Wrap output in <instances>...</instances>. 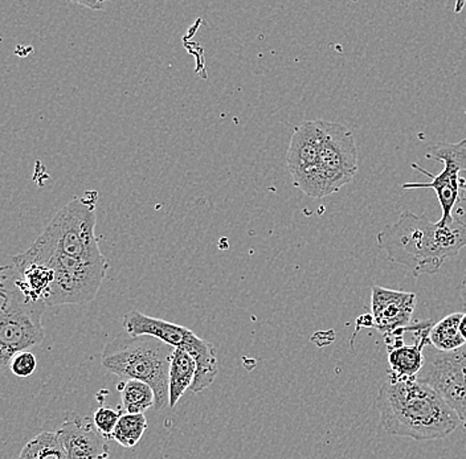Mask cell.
<instances>
[{"mask_svg":"<svg viewBox=\"0 0 466 459\" xmlns=\"http://www.w3.org/2000/svg\"><path fill=\"white\" fill-rule=\"evenodd\" d=\"M377 403L381 428L395 437L441 440L461 425L453 409L418 377L389 376L379 391Z\"/></svg>","mask_w":466,"mask_h":459,"instance_id":"cell-1","label":"cell"},{"mask_svg":"<svg viewBox=\"0 0 466 459\" xmlns=\"http://www.w3.org/2000/svg\"><path fill=\"white\" fill-rule=\"evenodd\" d=\"M378 246L387 260L419 277L436 274L448 258L466 246V229L456 222L439 226L424 215L406 211L378 234Z\"/></svg>","mask_w":466,"mask_h":459,"instance_id":"cell-2","label":"cell"},{"mask_svg":"<svg viewBox=\"0 0 466 459\" xmlns=\"http://www.w3.org/2000/svg\"><path fill=\"white\" fill-rule=\"evenodd\" d=\"M174 348L153 336L118 335L105 345L101 363L122 382L138 380L153 388L156 409L168 406V370Z\"/></svg>","mask_w":466,"mask_h":459,"instance_id":"cell-3","label":"cell"},{"mask_svg":"<svg viewBox=\"0 0 466 459\" xmlns=\"http://www.w3.org/2000/svg\"><path fill=\"white\" fill-rule=\"evenodd\" d=\"M98 193L86 191L57 212L42 234L35 241L37 248L52 254L66 255L87 263L107 261L96 236Z\"/></svg>","mask_w":466,"mask_h":459,"instance_id":"cell-4","label":"cell"},{"mask_svg":"<svg viewBox=\"0 0 466 459\" xmlns=\"http://www.w3.org/2000/svg\"><path fill=\"white\" fill-rule=\"evenodd\" d=\"M358 148L345 125L322 121L319 165L299 190L313 199L338 193L357 175Z\"/></svg>","mask_w":466,"mask_h":459,"instance_id":"cell-5","label":"cell"},{"mask_svg":"<svg viewBox=\"0 0 466 459\" xmlns=\"http://www.w3.org/2000/svg\"><path fill=\"white\" fill-rule=\"evenodd\" d=\"M0 274L3 280L0 293V374H5L16 354L28 351L43 342L42 315L46 307L25 301L8 281L5 265H2Z\"/></svg>","mask_w":466,"mask_h":459,"instance_id":"cell-6","label":"cell"},{"mask_svg":"<svg viewBox=\"0 0 466 459\" xmlns=\"http://www.w3.org/2000/svg\"><path fill=\"white\" fill-rule=\"evenodd\" d=\"M27 251L54 270V284L46 307L84 304L100 292L107 272V261L87 263L66 255L52 254L32 244Z\"/></svg>","mask_w":466,"mask_h":459,"instance_id":"cell-7","label":"cell"},{"mask_svg":"<svg viewBox=\"0 0 466 459\" xmlns=\"http://www.w3.org/2000/svg\"><path fill=\"white\" fill-rule=\"evenodd\" d=\"M425 156L432 161L441 162L444 165L441 173L439 175H433L418 164H412L410 167L421 173L422 175L428 176L431 182L404 183L401 188L406 191L424 190V188L435 191L442 211L437 225H451L453 223L451 212H453L460 193V180H461L460 175L462 171L466 170V139H462L457 144L440 142L431 147Z\"/></svg>","mask_w":466,"mask_h":459,"instance_id":"cell-8","label":"cell"},{"mask_svg":"<svg viewBox=\"0 0 466 459\" xmlns=\"http://www.w3.org/2000/svg\"><path fill=\"white\" fill-rule=\"evenodd\" d=\"M424 360L418 380L432 386L466 428V344L453 353H441L428 345Z\"/></svg>","mask_w":466,"mask_h":459,"instance_id":"cell-9","label":"cell"},{"mask_svg":"<svg viewBox=\"0 0 466 459\" xmlns=\"http://www.w3.org/2000/svg\"><path fill=\"white\" fill-rule=\"evenodd\" d=\"M432 327V321L419 322L410 326V333L415 334L416 336V342L413 344H404L403 336L408 327L384 335L387 350H389V376L395 379L418 377L424 367L425 347L431 345L430 333Z\"/></svg>","mask_w":466,"mask_h":459,"instance_id":"cell-10","label":"cell"},{"mask_svg":"<svg viewBox=\"0 0 466 459\" xmlns=\"http://www.w3.org/2000/svg\"><path fill=\"white\" fill-rule=\"evenodd\" d=\"M323 119L305 121L296 126L287 153V165L297 188L313 175L319 165Z\"/></svg>","mask_w":466,"mask_h":459,"instance_id":"cell-11","label":"cell"},{"mask_svg":"<svg viewBox=\"0 0 466 459\" xmlns=\"http://www.w3.org/2000/svg\"><path fill=\"white\" fill-rule=\"evenodd\" d=\"M56 433L68 459L109 458L107 438L98 433L90 417L69 414Z\"/></svg>","mask_w":466,"mask_h":459,"instance_id":"cell-12","label":"cell"},{"mask_svg":"<svg viewBox=\"0 0 466 459\" xmlns=\"http://www.w3.org/2000/svg\"><path fill=\"white\" fill-rule=\"evenodd\" d=\"M371 293L372 327L387 335L410 326L416 307L415 293L381 286H372Z\"/></svg>","mask_w":466,"mask_h":459,"instance_id":"cell-13","label":"cell"},{"mask_svg":"<svg viewBox=\"0 0 466 459\" xmlns=\"http://www.w3.org/2000/svg\"><path fill=\"white\" fill-rule=\"evenodd\" d=\"M125 331L130 336H153L173 348H186L197 339L194 331L180 324H171L163 319L153 318L145 314L131 310L122 322Z\"/></svg>","mask_w":466,"mask_h":459,"instance_id":"cell-14","label":"cell"},{"mask_svg":"<svg viewBox=\"0 0 466 459\" xmlns=\"http://www.w3.org/2000/svg\"><path fill=\"white\" fill-rule=\"evenodd\" d=\"M197 363L187 351L174 348L168 370V406L174 408L187 389L194 384Z\"/></svg>","mask_w":466,"mask_h":459,"instance_id":"cell-15","label":"cell"},{"mask_svg":"<svg viewBox=\"0 0 466 459\" xmlns=\"http://www.w3.org/2000/svg\"><path fill=\"white\" fill-rule=\"evenodd\" d=\"M186 351L197 363V374H195L194 384L191 391L194 394H200L204 389L212 385L217 379L218 372L217 348L211 342L204 341L198 336Z\"/></svg>","mask_w":466,"mask_h":459,"instance_id":"cell-16","label":"cell"},{"mask_svg":"<svg viewBox=\"0 0 466 459\" xmlns=\"http://www.w3.org/2000/svg\"><path fill=\"white\" fill-rule=\"evenodd\" d=\"M462 314L453 313L442 318L439 324L431 328V345L441 353H453L466 344L465 339L460 333V322Z\"/></svg>","mask_w":466,"mask_h":459,"instance_id":"cell-17","label":"cell"},{"mask_svg":"<svg viewBox=\"0 0 466 459\" xmlns=\"http://www.w3.org/2000/svg\"><path fill=\"white\" fill-rule=\"evenodd\" d=\"M121 394V411L125 414H145L156 405V394L150 385L138 380H127L118 384Z\"/></svg>","mask_w":466,"mask_h":459,"instance_id":"cell-18","label":"cell"},{"mask_svg":"<svg viewBox=\"0 0 466 459\" xmlns=\"http://www.w3.org/2000/svg\"><path fill=\"white\" fill-rule=\"evenodd\" d=\"M17 459H68L57 433L43 432L32 438Z\"/></svg>","mask_w":466,"mask_h":459,"instance_id":"cell-19","label":"cell"},{"mask_svg":"<svg viewBox=\"0 0 466 459\" xmlns=\"http://www.w3.org/2000/svg\"><path fill=\"white\" fill-rule=\"evenodd\" d=\"M146 430H147V418L145 414H122L113 432L112 440L130 449L141 441Z\"/></svg>","mask_w":466,"mask_h":459,"instance_id":"cell-20","label":"cell"},{"mask_svg":"<svg viewBox=\"0 0 466 459\" xmlns=\"http://www.w3.org/2000/svg\"><path fill=\"white\" fill-rule=\"evenodd\" d=\"M121 415V409L101 406V408H98L97 411L95 412L92 420L98 433L104 435L105 438H107V440H110Z\"/></svg>","mask_w":466,"mask_h":459,"instance_id":"cell-21","label":"cell"},{"mask_svg":"<svg viewBox=\"0 0 466 459\" xmlns=\"http://www.w3.org/2000/svg\"><path fill=\"white\" fill-rule=\"evenodd\" d=\"M36 368L37 359L31 351H22V353L16 354L10 363V371L17 377L31 376Z\"/></svg>","mask_w":466,"mask_h":459,"instance_id":"cell-22","label":"cell"},{"mask_svg":"<svg viewBox=\"0 0 466 459\" xmlns=\"http://www.w3.org/2000/svg\"><path fill=\"white\" fill-rule=\"evenodd\" d=\"M451 219L466 229V183L464 180H460L459 197L451 212Z\"/></svg>","mask_w":466,"mask_h":459,"instance_id":"cell-23","label":"cell"},{"mask_svg":"<svg viewBox=\"0 0 466 459\" xmlns=\"http://www.w3.org/2000/svg\"><path fill=\"white\" fill-rule=\"evenodd\" d=\"M78 5H86L87 8H92V10H101L104 8V3L101 2H78Z\"/></svg>","mask_w":466,"mask_h":459,"instance_id":"cell-24","label":"cell"},{"mask_svg":"<svg viewBox=\"0 0 466 459\" xmlns=\"http://www.w3.org/2000/svg\"><path fill=\"white\" fill-rule=\"evenodd\" d=\"M460 292H461V298L466 304V269L464 272V277H462L461 284H460Z\"/></svg>","mask_w":466,"mask_h":459,"instance_id":"cell-25","label":"cell"},{"mask_svg":"<svg viewBox=\"0 0 466 459\" xmlns=\"http://www.w3.org/2000/svg\"><path fill=\"white\" fill-rule=\"evenodd\" d=\"M460 333H461L462 338L466 342V313L462 314L461 322H460Z\"/></svg>","mask_w":466,"mask_h":459,"instance_id":"cell-26","label":"cell"},{"mask_svg":"<svg viewBox=\"0 0 466 459\" xmlns=\"http://www.w3.org/2000/svg\"><path fill=\"white\" fill-rule=\"evenodd\" d=\"M460 179L464 180L466 183V170L462 171L461 175H460Z\"/></svg>","mask_w":466,"mask_h":459,"instance_id":"cell-27","label":"cell"},{"mask_svg":"<svg viewBox=\"0 0 466 459\" xmlns=\"http://www.w3.org/2000/svg\"><path fill=\"white\" fill-rule=\"evenodd\" d=\"M0 287H2V284H0Z\"/></svg>","mask_w":466,"mask_h":459,"instance_id":"cell-28","label":"cell"}]
</instances>
